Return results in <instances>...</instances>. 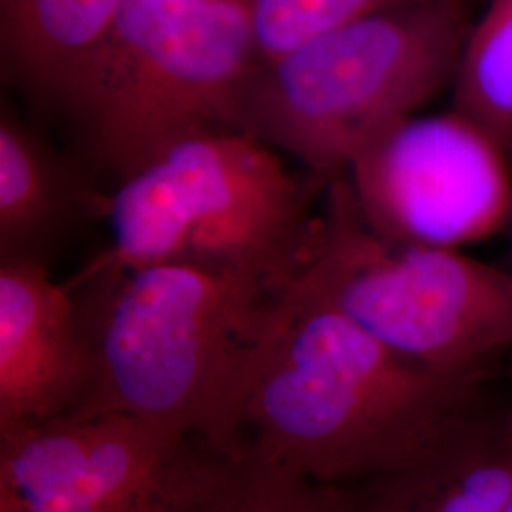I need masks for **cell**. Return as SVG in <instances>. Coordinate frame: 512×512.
I'll return each instance as SVG.
<instances>
[{"mask_svg":"<svg viewBox=\"0 0 512 512\" xmlns=\"http://www.w3.org/2000/svg\"><path fill=\"white\" fill-rule=\"evenodd\" d=\"M293 512H344L340 486L304 480L296 497Z\"/></svg>","mask_w":512,"mask_h":512,"instance_id":"e0dca14e","label":"cell"},{"mask_svg":"<svg viewBox=\"0 0 512 512\" xmlns=\"http://www.w3.org/2000/svg\"><path fill=\"white\" fill-rule=\"evenodd\" d=\"M344 179L385 238L463 251L511 226L512 154L458 110L384 129Z\"/></svg>","mask_w":512,"mask_h":512,"instance_id":"52a82bcc","label":"cell"},{"mask_svg":"<svg viewBox=\"0 0 512 512\" xmlns=\"http://www.w3.org/2000/svg\"><path fill=\"white\" fill-rule=\"evenodd\" d=\"M124 0H0L2 69L38 101L69 110Z\"/></svg>","mask_w":512,"mask_h":512,"instance_id":"8fae6325","label":"cell"},{"mask_svg":"<svg viewBox=\"0 0 512 512\" xmlns=\"http://www.w3.org/2000/svg\"><path fill=\"white\" fill-rule=\"evenodd\" d=\"M469 27L463 8L418 4L378 12L260 63L243 129L313 175H346L384 129L454 84Z\"/></svg>","mask_w":512,"mask_h":512,"instance_id":"277c9868","label":"cell"},{"mask_svg":"<svg viewBox=\"0 0 512 512\" xmlns=\"http://www.w3.org/2000/svg\"><path fill=\"white\" fill-rule=\"evenodd\" d=\"M509 232H511V236H512V222H511V226H509ZM509 268H511V270H512V247H511V266H509Z\"/></svg>","mask_w":512,"mask_h":512,"instance_id":"ffe728a7","label":"cell"},{"mask_svg":"<svg viewBox=\"0 0 512 512\" xmlns=\"http://www.w3.org/2000/svg\"><path fill=\"white\" fill-rule=\"evenodd\" d=\"M418 4L465 6L463 0H249V10L260 61L268 63L351 21Z\"/></svg>","mask_w":512,"mask_h":512,"instance_id":"9a60e30c","label":"cell"},{"mask_svg":"<svg viewBox=\"0 0 512 512\" xmlns=\"http://www.w3.org/2000/svg\"><path fill=\"white\" fill-rule=\"evenodd\" d=\"M488 376L431 370L285 287L245 406L243 450L317 484L393 475L492 414Z\"/></svg>","mask_w":512,"mask_h":512,"instance_id":"6da1fadb","label":"cell"},{"mask_svg":"<svg viewBox=\"0 0 512 512\" xmlns=\"http://www.w3.org/2000/svg\"><path fill=\"white\" fill-rule=\"evenodd\" d=\"M67 181L50 150L12 112L0 118V255L40 256L63 222Z\"/></svg>","mask_w":512,"mask_h":512,"instance_id":"7c38bea8","label":"cell"},{"mask_svg":"<svg viewBox=\"0 0 512 512\" xmlns=\"http://www.w3.org/2000/svg\"><path fill=\"white\" fill-rule=\"evenodd\" d=\"M80 283L90 380L73 414H126L241 454L245 406L287 279L169 262L88 268Z\"/></svg>","mask_w":512,"mask_h":512,"instance_id":"7a4b0ae2","label":"cell"},{"mask_svg":"<svg viewBox=\"0 0 512 512\" xmlns=\"http://www.w3.org/2000/svg\"><path fill=\"white\" fill-rule=\"evenodd\" d=\"M184 490L173 501L148 503V505H59V503H25L16 499H0V512H171L173 505L184 494Z\"/></svg>","mask_w":512,"mask_h":512,"instance_id":"2e32d148","label":"cell"},{"mask_svg":"<svg viewBox=\"0 0 512 512\" xmlns=\"http://www.w3.org/2000/svg\"><path fill=\"white\" fill-rule=\"evenodd\" d=\"M329 183L296 175L243 129L186 137L118 179L105 203L112 245L90 268L181 262L289 279Z\"/></svg>","mask_w":512,"mask_h":512,"instance_id":"3957f363","label":"cell"},{"mask_svg":"<svg viewBox=\"0 0 512 512\" xmlns=\"http://www.w3.org/2000/svg\"><path fill=\"white\" fill-rule=\"evenodd\" d=\"M90 380L76 296L35 256L0 258V425L73 414Z\"/></svg>","mask_w":512,"mask_h":512,"instance_id":"9c48e42d","label":"cell"},{"mask_svg":"<svg viewBox=\"0 0 512 512\" xmlns=\"http://www.w3.org/2000/svg\"><path fill=\"white\" fill-rule=\"evenodd\" d=\"M205 444L126 414L0 425V499L148 505L183 492Z\"/></svg>","mask_w":512,"mask_h":512,"instance_id":"ba28073f","label":"cell"},{"mask_svg":"<svg viewBox=\"0 0 512 512\" xmlns=\"http://www.w3.org/2000/svg\"><path fill=\"white\" fill-rule=\"evenodd\" d=\"M306 478L243 450H209L192 484L171 512H293Z\"/></svg>","mask_w":512,"mask_h":512,"instance_id":"5bb4252c","label":"cell"},{"mask_svg":"<svg viewBox=\"0 0 512 512\" xmlns=\"http://www.w3.org/2000/svg\"><path fill=\"white\" fill-rule=\"evenodd\" d=\"M452 88L454 110L512 154V0H490L469 29Z\"/></svg>","mask_w":512,"mask_h":512,"instance_id":"4fadbf2b","label":"cell"},{"mask_svg":"<svg viewBox=\"0 0 512 512\" xmlns=\"http://www.w3.org/2000/svg\"><path fill=\"white\" fill-rule=\"evenodd\" d=\"M340 494L344 512H505L512 433L490 414L414 467L340 486Z\"/></svg>","mask_w":512,"mask_h":512,"instance_id":"30bf717a","label":"cell"},{"mask_svg":"<svg viewBox=\"0 0 512 512\" xmlns=\"http://www.w3.org/2000/svg\"><path fill=\"white\" fill-rule=\"evenodd\" d=\"M287 289L444 374L490 372L512 349L511 268L385 238L366 224L344 177L327 186Z\"/></svg>","mask_w":512,"mask_h":512,"instance_id":"5b68a950","label":"cell"},{"mask_svg":"<svg viewBox=\"0 0 512 512\" xmlns=\"http://www.w3.org/2000/svg\"><path fill=\"white\" fill-rule=\"evenodd\" d=\"M260 63L249 0H124L69 112L122 179L186 137L243 129Z\"/></svg>","mask_w":512,"mask_h":512,"instance_id":"8992f818","label":"cell"},{"mask_svg":"<svg viewBox=\"0 0 512 512\" xmlns=\"http://www.w3.org/2000/svg\"><path fill=\"white\" fill-rule=\"evenodd\" d=\"M463 2H467V0H463Z\"/></svg>","mask_w":512,"mask_h":512,"instance_id":"44dd1931","label":"cell"},{"mask_svg":"<svg viewBox=\"0 0 512 512\" xmlns=\"http://www.w3.org/2000/svg\"><path fill=\"white\" fill-rule=\"evenodd\" d=\"M503 420H505V425H507V429L512 433V406L509 408V412L503 416Z\"/></svg>","mask_w":512,"mask_h":512,"instance_id":"ac0fdd59","label":"cell"},{"mask_svg":"<svg viewBox=\"0 0 512 512\" xmlns=\"http://www.w3.org/2000/svg\"><path fill=\"white\" fill-rule=\"evenodd\" d=\"M505 512H512V494L511 499H509V503H507V511Z\"/></svg>","mask_w":512,"mask_h":512,"instance_id":"d6986e66","label":"cell"}]
</instances>
